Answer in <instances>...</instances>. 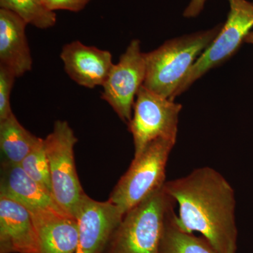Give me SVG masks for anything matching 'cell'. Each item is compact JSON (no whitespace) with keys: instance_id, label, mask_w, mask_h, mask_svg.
<instances>
[{"instance_id":"cell-8","label":"cell","mask_w":253,"mask_h":253,"mask_svg":"<svg viewBox=\"0 0 253 253\" xmlns=\"http://www.w3.org/2000/svg\"><path fill=\"white\" fill-rule=\"evenodd\" d=\"M146 73V53L141 51L140 41L133 40L118 62L113 64L102 85L101 99L126 125L132 118L136 95L144 84Z\"/></svg>"},{"instance_id":"cell-6","label":"cell","mask_w":253,"mask_h":253,"mask_svg":"<svg viewBox=\"0 0 253 253\" xmlns=\"http://www.w3.org/2000/svg\"><path fill=\"white\" fill-rule=\"evenodd\" d=\"M230 10L215 39L200 56L173 96V101L212 68L230 59L253 27V3L227 0Z\"/></svg>"},{"instance_id":"cell-13","label":"cell","mask_w":253,"mask_h":253,"mask_svg":"<svg viewBox=\"0 0 253 253\" xmlns=\"http://www.w3.org/2000/svg\"><path fill=\"white\" fill-rule=\"evenodd\" d=\"M42 253H76L79 226L76 218L49 211H32Z\"/></svg>"},{"instance_id":"cell-9","label":"cell","mask_w":253,"mask_h":253,"mask_svg":"<svg viewBox=\"0 0 253 253\" xmlns=\"http://www.w3.org/2000/svg\"><path fill=\"white\" fill-rule=\"evenodd\" d=\"M123 217L119 208L109 200L101 202L84 195L76 216L79 226L76 253H104Z\"/></svg>"},{"instance_id":"cell-11","label":"cell","mask_w":253,"mask_h":253,"mask_svg":"<svg viewBox=\"0 0 253 253\" xmlns=\"http://www.w3.org/2000/svg\"><path fill=\"white\" fill-rule=\"evenodd\" d=\"M0 253H42L31 212L0 196Z\"/></svg>"},{"instance_id":"cell-12","label":"cell","mask_w":253,"mask_h":253,"mask_svg":"<svg viewBox=\"0 0 253 253\" xmlns=\"http://www.w3.org/2000/svg\"><path fill=\"white\" fill-rule=\"evenodd\" d=\"M0 196L16 201L30 212L49 211L66 214L51 193L28 175L21 166L1 165Z\"/></svg>"},{"instance_id":"cell-22","label":"cell","mask_w":253,"mask_h":253,"mask_svg":"<svg viewBox=\"0 0 253 253\" xmlns=\"http://www.w3.org/2000/svg\"><path fill=\"white\" fill-rule=\"evenodd\" d=\"M244 42L253 44V31L251 32V33L248 35L247 37H246V40H245Z\"/></svg>"},{"instance_id":"cell-2","label":"cell","mask_w":253,"mask_h":253,"mask_svg":"<svg viewBox=\"0 0 253 253\" xmlns=\"http://www.w3.org/2000/svg\"><path fill=\"white\" fill-rule=\"evenodd\" d=\"M222 26L169 40L146 53L145 87L173 101V96L200 56Z\"/></svg>"},{"instance_id":"cell-7","label":"cell","mask_w":253,"mask_h":253,"mask_svg":"<svg viewBox=\"0 0 253 253\" xmlns=\"http://www.w3.org/2000/svg\"><path fill=\"white\" fill-rule=\"evenodd\" d=\"M182 106L141 86L136 95L132 118L127 125L132 134L134 158L148 144L159 138H177L179 116Z\"/></svg>"},{"instance_id":"cell-10","label":"cell","mask_w":253,"mask_h":253,"mask_svg":"<svg viewBox=\"0 0 253 253\" xmlns=\"http://www.w3.org/2000/svg\"><path fill=\"white\" fill-rule=\"evenodd\" d=\"M60 58L70 78L89 89L102 86L114 64L110 51L78 41L65 44Z\"/></svg>"},{"instance_id":"cell-17","label":"cell","mask_w":253,"mask_h":253,"mask_svg":"<svg viewBox=\"0 0 253 253\" xmlns=\"http://www.w3.org/2000/svg\"><path fill=\"white\" fill-rule=\"evenodd\" d=\"M0 6L12 11L27 24L40 29H47L56 24L54 11L48 9L38 0H0Z\"/></svg>"},{"instance_id":"cell-4","label":"cell","mask_w":253,"mask_h":253,"mask_svg":"<svg viewBox=\"0 0 253 253\" xmlns=\"http://www.w3.org/2000/svg\"><path fill=\"white\" fill-rule=\"evenodd\" d=\"M176 141L159 138L151 141L138 157L134 158L109 199L124 215L164 186L168 158Z\"/></svg>"},{"instance_id":"cell-20","label":"cell","mask_w":253,"mask_h":253,"mask_svg":"<svg viewBox=\"0 0 253 253\" xmlns=\"http://www.w3.org/2000/svg\"><path fill=\"white\" fill-rule=\"evenodd\" d=\"M89 1L90 0H42V4L52 11L67 10L78 12L84 9Z\"/></svg>"},{"instance_id":"cell-14","label":"cell","mask_w":253,"mask_h":253,"mask_svg":"<svg viewBox=\"0 0 253 253\" xmlns=\"http://www.w3.org/2000/svg\"><path fill=\"white\" fill-rule=\"evenodd\" d=\"M27 25L12 11L0 9V64L9 68L17 78L33 67L26 37Z\"/></svg>"},{"instance_id":"cell-23","label":"cell","mask_w":253,"mask_h":253,"mask_svg":"<svg viewBox=\"0 0 253 253\" xmlns=\"http://www.w3.org/2000/svg\"><path fill=\"white\" fill-rule=\"evenodd\" d=\"M38 1H40V2L42 3V0H38Z\"/></svg>"},{"instance_id":"cell-3","label":"cell","mask_w":253,"mask_h":253,"mask_svg":"<svg viewBox=\"0 0 253 253\" xmlns=\"http://www.w3.org/2000/svg\"><path fill=\"white\" fill-rule=\"evenodd\" d=\"M175 201L164 186L126 213L104 253H159L165 222Z\"/></svg>"},{"instance_id":"cell-15","label":"cell","mask_w":253,"mask_h":253,"mask_svg":"<svg viewBox=\"0 0 253 253\" xmlns=\"http://www.w3.org/2000/svg\"><path fill=\"white\" fill-rule=\"evenodd\" d=\"M40 139L18 122L14 113L0 121L1 165L20 166Z\"/></svg>"},{"instance_id":"cell-19","label":"cell","mask_w":253,"mask_h":253,"mask_svg":"<svg viewBox=\"0 0 253 253\" xmlns=\"http://www.w3.org/2000/svg\"><path fill=\"white\" fill-rule=\"evenodd\" d=\"M16 76L4 65L0 64V121L12 114L10 97Z\"/></svg>"},{"instance_id":"cell-21","label":"cell","mask_w":253,"mask_h":253,"mask_svg":"<svg viewBox=\"0 0 253 253\" xmlns=\"http://www.w3.org/2000/svg\"><path fill=\"white\" fill-rule=\"evenodd\" d=\"M206 0H191L184 11V17L194 18L199 16L204 9Z\"/></svg>"},{"instance_id":"cell-18","label":"cell","mask_w":253,"mask_h":253,"mask_svg":"<svg viewBox=\"0 0 253 253\" xmlns=\"http://www.w3.org/2000/svg\"><path fill=\"white\" fill-rule=\"evenodd\" d=\"M20 166L28 175L52 195L49 161L46 156L44 139L41 138L34 149L24 158Z\"/></svg>"},{"instance_id":"cell-16","label":"cell","mask_w":253,"mask_h":253,"mask_svg":"<svg viewBox=\"0 0 253 253\" xmlns=\"http://www.w3.org/2000/svg\"><path fill=\"white\" fill-rule=\"evenodd\" d=\"M176 218L173 208L166 217L159 253H218L204 236L197 237L183 230Z\"/></svg>"},{"instance_id":"cell-1","label":"cell","mask_w":253,"mask_h":253,"mask_svg":"<svg viewBox=\"0 0 253 253\" xmlns=\"http://www.w3.org/2000/svg\"><path fill=\"white\" fill-rule=\"evenodd\" d=\"M164 189L179 206L176 220L186 232L201 233L218 253H236V197L230 183L211 167L166 181Z\"/></svg>"},{"instance_id":"cell-5","label":"cell","mask_w":253,"mask_h":253,"mask_svg":"<svg viewBox=\"0 0 253 253\" xmlns=\"http://www.w3.org/2000/svg\"><path fill=\"white\" fill-rule=\"evenodd\" d=\"M77 142L78 138L68 122L59 120L44 139L53 197L66 214L75 218L86 194L75 163L74 147Z\"/></svg>"}]
</instances>
